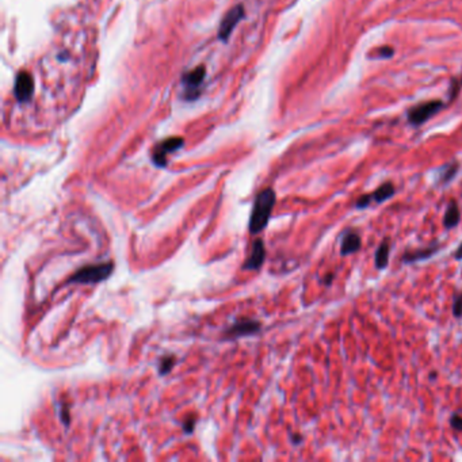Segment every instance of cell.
I'll return each mask as SVG.
<instances>
[{
    "label": "cell",
    "mask_w": 462,
    "mask_h": 462,
    "mask_svg": "<svg viewBox=\"0 0 462 462\" xmlns=\"http://www.w3.org/2000/svg\"><path fill=\"white\" fill-rule=\"evenodd\" d=\"M438 249H439V244L438 243H434V244H431L428 247H424V248H418V249H408V251H405L403 253V263H416V262H420V260L424 259H428L431 258L434 253L438 252Z\"/></svg>",
    "instance_id": "52a82bcc"
},
{
    "label": "cell",
    "mask_w": 462,
    "mask_h": 462,
    "mask_svg": "<svg viewBox=\"0 0 462 462\" xmlns=\"http://www.w3.org/2000/svg\"><path fill=\"white\" fill-rule=\"evenodd\" d=\"M183 145V140L179 137H172V139L164 140L163 142H160L153 152V163L158 167H165L167 164V155L168 153L175 152L180 146Z\"/></svg>",
    "instance_id": "3957f363"
},
{
    "label": "cell",
    "mask_w": 462,
    "mask_h": 462,
    "mask_svg": "<svg viewBox=\"0 0 462 462\" xmlns=\"http://www.w3.org/2000/svg\"><path fill=\"white\" fill-rule=\"evenodd\" d=\"M334 277H335V274H327V275H325V277H324V281H323V284L325 286H329L331 285V284H332V281H334Z\"/></svg>",
    "instance_id": "ffe728a7"
},
{
    "label": "cell",
    "mask_w": 462,
    "mask_h": 462,
    "mask_svg": "<svg viewBox=\"0 0 462 462\" xmlns=\"http://www.w3.org/2000/svg\"><path fill=\"white\" fill-rule=\"evenodd\" d=\"M362 247V239L356 232H346L342 237V244H340V255L347 256L351 253L358 252Z\"/></svg>",
    "instance_id": "9c48e42d"
},
{
    "label": "cell",
    "mask_w": 462,
    "mask_h": 462,
    "mask_svg": "<svg viewBox=\"0 0 462 462\" xmlns=\"http://www.w3.org/2000/svg\"><path fill=\"white\" fill-rule=\"evenodd\" d=\"M450 424H451V427L457 431H461L462 432V416L460 415H453L451 419H450Z\"/></svg>",
    "instance_id": "d6986e66"
},
{
    "label": "cell",
    "mask_w": 462,
    "mask_h": 462,
    "mask_svg": "<svg viewBox=\"0 0 462 462\" xmlns=\"http://www.w3.org/2000/svg\"><path fill=\"white\" fill-rule=\"evenodd\" d=\"M15 96L19 99V101H26L29 99L33 92V79L32 76L27 73V72H22L17 77V82H15Z\"/></svg>",
    "instance_id": "30bf717a"
},
{
    "label": "cell",
    "mask_w": 462,
    "mask_h": 462,
    "mask_svg": "<svg viewBox=\"0 0 462 462\" xmlns=\"http://www.w3.org/2000/svg\"><path fill=\"white\" fill-rule=\"evenodd\" d=\"M175 363V358L174 356H165L163 358V361L160 362V367H159V373L160 374H167L170 373V370Z\"/></svg>",
    "instance_id": "9a60e30c"
},
{
    "label": "cell",
    "mask_w": 462,
    "mask_h": 462,
    "mask_svg": "<svg viewBox=\"0 0 462 462\" xmlns=\"http://www.w3.org/2000/svg\"><path fill=\"white\" fill-rule=\"evenodd\" d=\"M277 201L275 191L272 189H265L260 191L253 202L252 213L249 218V232L256 234L266 228L268 220L271 217V212Z\"/></svg>",
    "instance_id": "6da1fadb"
},
{
    "label": "cell",
    "mask_w": 462,
    "mask_h": 462,
    "mask_svg": "<svg viewBox=\"0 0 462 462\" xmlns=\"http://www.w3.org/2000/svg\"><path fill=\"white\" fill-rule=\"evenodd\" d=\"M460 218H461V213H460V209H458V205L456 202H451L447 206L444 217H443L444 228L450 229L457 227V224L460 222Z\"/></svg>",
    "instance_id": "7c38bea8"
},
{
    "label": "cell",
    "mask_w": 462,
    "mask_h": 462,
    "mask_svg": "<svg viewBox=\"0 0 462 462\" xmlns=\"http://www.w3.org/2000/svg\"><path fill=\"white\" fill-rule=\"evenodd\" d=\"M454 256H456V259H462V243H461V246H460V247H458V249H457L456 251V255H454Z\"/></svg>",
    "instance_id": "44dd1931"
},
{
    "label": "cell",
    "mask_w": 462,
    "mask_h": 462,
    "mask_svg": "<svg viewBox=\"0 0 462 462\" xmlns=\"http://www.w3.org/2000/svg\"><path fill=\"white\" fill-rule=\"evenodd\" d=\"M260 328V324L258 321H253V320H237L233 325L228 328L227 334L229 336H234V338H240V336L251 335L258 332Z\"/></svg>",
    "instance_id": "ba28073f"
},
{
    "label": "cell",
    "mask_w": 462,
    "mask_h": 462,
    "mask_svg": "<svg viewBox=\"0 0 462 462\" xmlns=\"http://www.w3.org/2000/svg\"><path fill=\"white\" fill-rule=\"evenodd\" d=\"M293 439H294L293 442L297 444V443L301 442V439H302V438H301V435H298V434H297V435H293Z\"/></svg>",
    "instance_id": "7402d4cb"
},
{
    "label": "cell",
    "mask_w": 462,
    "mask_h": 462,
    "mask_svg": "<svg viewBox=\"0 0 462 462\" xmlns=\"http://www.w3.org/2000/svg\"><path fill=\"white\" fill-rule=\"evenodd\" d=\"M265 259H266L265 243H263L262 239H256V240L253 241L251 253H249L248 259L244 262L243 268H244V270H259L260 267L263 266Z\"/></svg>",
    "instance_id": "5b68a950"
},
{
    "label": "cell",
    "mask_w": 462,
    "mask_h": 462,
    "mask_svg": "<svg viewBox=\"0 0 462 462\" xmlns=\"http://www.w3.org/2000/svg\"><path fill=\"white\" fill-rule=\"evenodd\" d=\"M203 75H205V70L203 68H196V70L191 71L189 75H186V83H187V86L190 87V89H196L201 82H202Z\"/></svg>",
    "instance_id": "5bb4252c"
},
{
    "label": "cell",
    "mask_w": 462,
    "mask_h": 462,
    "mask_svg": "<svg viewBox=\"0 0 462 462\" xmlns=\"http://www.w3.org/2000/svg\"><path fill=\"white\" fill-rule=\"evenodd\" d=\"M243 17H244V8H243V6L233 7V8L225 15V18L222 19L221 26H220V32H218L220 38L228 39L232 30L236 27V25L239 23V20H240Z\"/></svg>",
    "instance_id": "8992f818"
},
{
    "label": "cell",
    "mask_w": 462,
    "mask_h": 462,
    "mask_svg": "<svg viewBox=\"0 0 462 462\" xmlns=\"http://www.w3.org/2000/svg\"><path fill=\"white\" fill-rule=\"evenodd\" d=\"M113 268H114V265L108 263V262L107 263H101V265L82 267L68 279V284H83V285L99 284L111 275Z\"/></svg>",
    "instance_id": "7a4b0ae2"
},
{
    "label": "cell",
    "mask_w": 462,
    "mask_h": 462,
    "mask_svg": "<svg viewBox=\"0 0 462 462\" xmlns=\"http://www.w3.org/2000/svg\"><path fill=\"white\" fill-rule=\"evenodd\" d=\"M453 315L457 319L462 317V293H460L453 302Z\"/></svg>",
    "instance_id": "e0dca14e"
},
{
    "label": "cell",
    "mask_w": 462,
    "mask_h": 462,
    "mask_svg": "<svg viewBox=\"0 0 462 462\" xmlns=\"http://www.w3.org/2000/svg\"><path fill=\"white\" fill-rule=\"evenodd\" d=\"M372 201H373L372 194H366V195L359 196V198H358V201H356V203H355V208H356V209H363V208H367Z\"/></svg>",
    "instance_id": "ac0fdd59"
},
{
    "label": "cell",
    "mask_w": 462,
    "mask_h": 462,
    "mask_svg": "<svg viewBox=\"0 0 462 462\" xmlns=\"http://www.w3.org/2000/svg\"><path fill=\"white\" fill-rule=\"evenodd\" d=\"M394 193H396V189H394L393 183L388 182V183L381 184L377 190L372 193V198H373V201H375L377 203L385 202L386 199H389V198H392V196L394 195Z\"/></svg>",
    "instance_id": "4fadbf2b"
},
{
    "label": "cell",
    "mask_w": 462,
    "mask_h": 462,
    "mask_svg": "<svg viewBox=\"0 0 462 462\" xmlns=\"http://www.w3.org/2000/svg\"><path fill=\"white\" fill-rule=\"evenodd\" d=\"M441 107H442V103H441V102H427V103H423V105H420L418 107L412 108L408 117H409L411 124H413V125H420V124L426 122L428 118H431L432 115L437 114Z\"/></svg>",
    "instance_id": "277c9868"
},
{
    "label": "cell",
    "mask_w": 462,
    "mask_h": 462,
    "mask_svg": "<svg viewBox=\"0 0 462 462\" xmlns=\"http://www.w3.org/2000/svg\"><path fill=\"white\" fill-rule=\"evenodd\" d=\"M389 255H391V241L386 237V239L381 241V244L377 248V251H375L374 260H375V267L378 270H382V268H385L389 265Z\"/></svg>",
    "instance_id": "8fae6325"
},
{
    "label": "cell",
    "mask_w": 462,
    "mask_h": 462,
    "mask_svg": "<svg viewBox=\"0 0 462 462\" xmlns=\"http://www.w3.org/2000/svg\"><path fill=\"white\" fill-rule=\"evenodd\" d=\"M457 170H458L457 164L449 165V167L444 170V172L442 174V177H441V183H447V182H450V180L454 178V175L457 174Z\"/></svg>",
    "instance_id": "2e32d148"
}]
</instances>
